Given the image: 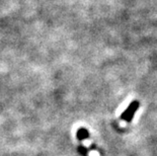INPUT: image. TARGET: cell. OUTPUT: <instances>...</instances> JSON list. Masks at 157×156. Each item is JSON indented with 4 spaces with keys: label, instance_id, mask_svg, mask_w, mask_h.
I'll use <instances>...</instances> for the list:
<instances>
[{
    "label": "cell",
    "instance_id": "1",
    "mask_svg": "<svg viewBox=\"0 0 157 156\" xmlns=\"http://www.w3.org/2000/svg\"><path fill=\"white\" fill-rule=\"evenodd\" d=\"M138 108H139V101H132L129 107L127 108L122 114V116H121L122 120H124L127 123H130L132 121L133 117H134L135 112L138 111Z\"/></svg>",
    "mask_w": 157,
    "mask_h": 156
},
{
    "label": "cell",
    "instance_id": "2",
    "mask_svg": "<svg viewBox=\"0 0 157 156\" xmlns=\"http://www.w3.org/2000/svg\"><path fill=\"white\" fill-rule=\"evenodd\" d=\"M76 136H77L78 140H85V139H87L89 137V133L85 128H80L77 131Z\"/></svg>",
    "mask_w": 157,
    "mask_h": 156
},
{
    "label": "cell",
    "instance_id": "3",
    "mask_svg": "<svg viewBox=\"0 0 157 156\" xmlns=\"http://www.w3.org/2000/svg\"><path fill=\"white\" fill-rule=\"evenodd\" d=\"M79 151L82 152V153H86V148L84 147V146H80V147H79Z\"/></svg>",
    "mask_w": 157,
    "mask_h": 156
}]
</instances>
